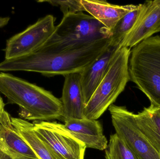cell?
<instances>
[{"label": "cell", "instance_id": "cell-1", "mask_svg": "<svg viewBox=\"0 0 160 159\" xmlns=\"http://www.w3.org/2000/svg\"><path fill=\"white\" fill-rule=\"evenodd\" d=\"M112 45L111 38L98 41L79 49L60 52L37 50L0 63V72L25 71L47 77L80 73L91 65Z\"/></svg>", "mask_w": 160, "mask_h": 159}, {"label": "cell", "instance_id": "cell-2", "mask_svg": "<svg viewBox=\"0 0 160 159\" xmlns=\"http://www.w3.org/2000/svg\"><path fill=\"white\" fill-rule=\"evenodd\" d=\"M0 92L20 108L22 119L34 121L62 119L61 99L34 84L6 73H0Z\"/></svg>", "mask_w": 160, "mask_h": 159}, {"label": "cell", "instance_id": "cell-3", "mask_svg": "<svg viewBox=\"0 0 160 159\" xmlns=\"http://www.w3.org/2000/svg\"><path fill=\"white\" fill-rule=\"evenodd\" d=\"M111 37V32L98 21L80 12L63 17L48 40L37 50L60 52L79 49Z\"/></svg>", "mask_w": 160, "mask_h": 159}, {"label": "cell", "instance_id": "cell-4", "mask_svg": "<svg viewBox=\"0 0 160 159\" xmlns=\"http://www.w3.org/2000/svg\"><path fill=\"white\" fill-rule=\"evenodd\" d=\"M130 81L160 108V36H151L133 47L129 61Z\"/></svg>", "mask_w": 160, "mask_h": 159}, {"label": "cell", "instance_id": "cell-5", "mask_svg": "<svg viewBox=\"0 0 160 159\" xmlns=\"http://www.w3.org/2000/svg\"><path fill=\"white\" fill-rule=\"evenodd\" d=\"M130 48H118L109 69L86 105L84 118L97 120L115 101L130 81L129 61Z\"/></svg>", "mask_w": 160, "mask_h": 159}, {"label": "cell", "instance_id": "cell-6", "mask_svg": "<svg viewBox=\"0 0 160 159\" xmlns=\"http://www.w3.org/2000/svg\"><path fill=\"white\" fill-rule=\"evenodd\" d=\"M116 133L122 138L139 159H160V154L140 130L134 114L125 106L109 107Z\"/></svg>", "mask_w": 160, "mask_h": 159}, {"label": "cell", "instance_id": "cell-7", "mask_svg": "<svg viewBox=\"0 0 160 159\" xmlns=\"http://www.w3.org/2000/svg\"><path fill=\"white\" fill-rule=\"evenodd\" d=\"M54 22L53 16L47 15L9 38L5 49V59L22 57L38 50L53 33Z\"/></svg>", "mask_w": 160, "mask_h": 159}, {"label": "cell", "instance_id": "cell-8", "mask_svg": "<svg viewBox=\"0 0 160 159\" xmlns=\"http://www.w3.org/2000/svg\"><path fill=\"white\" fill-rule=\"evenodd\" d=\"M34 129L43 142L65 159H84L86 147L64 125L56 122L35 121Z\"/></svg>", "mask_w": 160, "mask_h": 159}, {"label": "cell", "instance_id": "cell-9", "mask_svg": "<svg viewBox=\"0 0 160 159\" xmlns=\"http://www.w3.org/2000/svg\"><path fill=\"white\" fill-rule=\"evenodd\" d=\"M160 26V0L146 1L137 22L118 48L131 49L157 33Z\"/></svg>", "mask_w": 160, "mask_h": 159}, {"label": "cell", "instance_id": "cell-10", "mask_svg": "<svg viewBox=\"0 0 160 159\" xmlns=\"http://www.w3.org/2000/svg\"><path fill=\"white\" fill-rule=\"evenodd\" d=\"M0 151L8 159H39L14 129L6 111L0 120Z\"/></svg>", "mask_w": 160, "mask_h": 159}, {"label": "cell", "instance_id": "cell-11", "mask_svg": "<svg viewBox=\"0 0 160 159\" xmlns=\"http://www.w3.org/2000/svg\"><path fill=\"white\" fill-rule=\"evenodd\" d=\"M64 126L76 138L84 144L86 148L99 150L106 149L108 141L103 134L99 121L84 118L82 119H67Z\"/></svg>", "mask_w": 160, "mask_h": 159}, {"label": "cell", "instance_id": "cell-12", "mask_svg": "<svg viewBox=\"0 0 160 159\" xmlns=\"http://www.w3.org/2000/svg\"><path fill=\"white\" fill-rule=\"evenodd\" d=\"M64 77L61 99L63 106L62 119H82L84 118L86 105L82 92L80 73L70 74Z\"/></svg>", "mask_w": 160, "mask_h": 159}, {"label": "cell", "instance_id": "cell-13", "mask_svg": "<svg viewBox=\"0 0 160 159\" xmlns=\"http://www.w3.org/2000/svg\"><path fill=\"white\" fill-rule=\"evenodd\" d=\"M118 47L110 46L91 65L80 73L82 92L86 105L109 69Z\"/></svg>", "mask_w": 160, "mask_h": 159}, {"label": "cell", "instance_id": "cell-14", "mask_svg": "<svg viewBox=\"0 0 160 159\" xmlns=\"http://www.w3.org/2000/svg\"><path fill=\"white\" fill-rule=\"evenodd\" d=\"M81 2L85 11L111 32L124 16L138 6L132 4L117 5L99 0H81Z\"/></svg>", "mask_w": 160, "mask_h": 159}, {"label": "cell", "instance_id": "cell-15", "mask_svg": "<svg viewBox=\"0 0 160 159\" xmlns=\"http://www.w3.org/2000/svg\"><path fill=\"white\" fill-rule=\"evenodd\" d=\"M11 124L17 133L32 149L39 159H65L38 136L32 123L11 117Z\"/></svg>", "mask_w": 160, "mask_h": 159}, {"label": "cell", "instance_id": "cell-16", "mask_svg": "<svg viewBox=\"0 0 160 159\" xmlns=\"http://www.w3.org/2000/svg\"><path fill=\"white\" fill-rule=\"evenodd\" d=\"M134 118L140 130L160 154V108L151 104L134 114Z\"/></svg>", "mask_w": 160, "mask_h": 159}, {"label": "cell", "instance_id": "cell-17", "mask_svg": "<svg viewBox=\"0 0 160 159\" xmlns=\"http://www.w3.org/2000/svg\"><path fill=\"white\" fill-rule=\"evenodd\" d=\"M143 4L138 5L136 9L129 12L124 16L114 27L112 33V45L118 47L124 37L132 29L141 15Z\"/></svg>", "mask_w": 160, "mask_h": 159}, {"label": "cell", "instance_id": "cell-18", "mask_svg": "<svg viewBox=\"0 0 160 159\" xmlns=\"http://www.w3.org/2000/svg\"><path fill=\"white\" fill-rule=\"evenodd\" d=\"M106 159H139L129 147L116 133L110 136L105 149Z\"/></svg>", "mask_w": 160, "mask_h": 159}, {"label": "cell", "instance_id": "cell-19", "mask_svg": "<svg viewBox=\"0 0 160 159\" xmlns=\"http://www.w3.org/2000/svg\"><path fill=\"white\" fill-rule=\"evenodd\" d=\"M38 2H48L54 6L60 7L63 16L70 14H76L80 12L85 11L81 0L73 1H39Z\"/></svg>", "mask_w": 160, "mask_h": 159}, {"label": "cell", "instance_id": "cell-20", "mask_svg": "<svg viewBox=\"0 0 160 159\" xmlns=\"http://www.w3.org/2000/svg\"><path fill=\"white\" fill-rule=\"evenodd\" d=\"M10 20L9 17H0V28L4 27L8 23Z\"/></svg>", "mask_w": 160, "mask_h": 159}, {"label": "cell", "instance_id": "cell-21", "mask_svg": "<svg viewBox=\"0 0 160 159\" xmlns=\"http://www.w3.org/2000/svg\"><path fill=\"white\" fill-rule=\"evenodd\" d=\"M4 106L5 104L4 103L3 101L2 97L0 96V120H1L4 112L5 111L4 109Z\"/></svg>", "mask_w": 160, "mask_h": 159}, {"label": "cell", "instance_id": "cell-22", "mask_svg": "<svg viewBox=\"0 0 160 159\" xmlns=\"http://www.w3.org/2000/svg\"><path fill=\"white\" fill-rule=\"evenodd\" d=\"M0 159H8L5 155H4L2 152L0 151Z\"/></svg>", "mask_w": 160, "mask_h": 159}, {"label": "cell", "instance_id": "cell-23", "mask_svg": "<svg viewBox=\"0 0 160 159\" xmlns=\"http://www.w3.org/2000/svg\"><path fill=\"white\" fill-rule=\"evenodd\" d=\"M160 32V26L158 28V30H157V32Z\"/></svg>", "mask_w": 160, "mask_h": 159}]
</instances>
